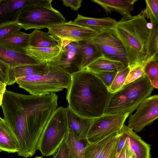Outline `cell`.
<instances>
[{
  "instance_id": "14",
  "label": "cell",
  "mask_w": 158,
  "mask_h": 158,
  "mask_svg": "<svg viewBox=\"0 0 158 158\" xmlns=\"http://www.w3.org/2000/svg\"><path fill=\"white\" fill-rule=\"evenodd\" d=\"M0 60L10 68L17 66L41 63L27 55L26 51L12 49L0 44Z\"/></svg>"
},
{
  "instance_id": "26",
  "label": "cell",
  "mask_w": 158,
  "mask_h": 158,
  "mask_svg": "<svg viewBox=\"0 0 158 158\" xmlns=\"http://www.w3.org/2000/svg\"><path fill=\"white\" fill-rule=\"evenodd\" d=\"M119 133L111 134L96 143H88L84 149L83 153L84 158H102L110 140Z\"/></svg>"
},
{
  "instance_id": "5",
  "label": "cell",
  "mask_w": 158,
  "mask_h": 158,
  "mask_svg": "<svg viewBox=\"0 0 158 158\" xmlns=\"http://www.w3.org/2000/svg\"><path fill=\"white\" fill-rule=\"evenodd\" d=\"M52 0H29L21 9L15 22L25 30L40 29L66 22L58 10L52 6Z\"/></svg>"
},
{
  "instance_id": "12",
  "label": "cell",
  "mask_w": 158,
  "mask_h": 158,
  "mask_svg": "<svg viewBox=\"0 0 158 158\" xmlns=\"http://www.w3.org/2000/svg\"><path fill=\"white\" fill-rule=\"evenodd\" d=\"M158 96H150L145 99L131 114L128 121V127L136 132L141 131L151 125L158 117Z\"/></svg>"
},
{
  "instance_id": "43",
  "label": "cell",
  "mask_w": 158,
  "mask_h": 158,
  "mask_svg": "<svg viewBox=\"0 0 158 158\" xmlns=\"http://www.w3.org/2000/svg\"><path fill=\"white\" fill-rule=\"evenodd\" d=\"M33 158H42L41 156H37Z\"/></svg>"
},
{
  "instance_id": "44",
  "label": "cell",
  "mask_w": 158,
  "mask_h": 158,
  "mask_svg": "<svg viewBox=\"0 0 158 158\" xmlns=\"http://www.w3.org/2000/svg\"><path fill=\"white\" fill-rule=\"evenodd\" d=\"M69 158H73L72 156L69 154Z\"/></svg>"
},
{
  "instance_id": "24",
  "label": "cell",
  "mask_w": 158,
  "mask_h": 158,
  "mask_svg": "<svg viewBox=\"0 0 158 158\" xmlns=\"http://www.w3.org/2000/svg\"><path fill=\"white\" fill-rule=\"evenodd\" d=\"M81 55V70L86 67L98 58L103 56L96 46L86 41L78 42Z\"/></svg>"
},
{
  "instance_id": "37",
  "label": "cell",
  "mask_w": 158,
  "mask_h": 158,
  "mask_svg": "<svg viewBox=\"0 0 158 158\" xmlns=\"http://www.w3.org/2000/svg\"><path fill=\"white\" fill-rule=\"evenodd\" d=\"M53 155L52 158H70L69 152L65 140Z\"/></svg>"
},
{
  "instance_id": "34",
  "label": "cell",
  "mask_w": 158,
  "mask_h": 158,
  "mask_svg": "<svg viewBox=\"0 0 158 158\" xmlns=\"http://www.w3.org/2000/svg\"><path fill=\"white\" fill-rule=\"evenodd\" d=\"M21 28L15 22L0 25V39Z\"/></svg>"
},
{
  "instance_id": "18",
  "label": "cell",
  "mask_w": 158,
  "mask_h": 158,
  "mask_svg": "<svg viewBox=\"0 0 158 158\" xmlns=\"http://www.w3.org/2000/svg\"><path fill=\"white\" fill-rule=\"evenodd\" d=\"M29 0H0V25L15 22Z\"/></svg>"
},
{
  "instance_id": "11",
  "label": "cell",
  "mask_w": 158,
  "mask_h": 158,
  "mask_svg": "<svg viewBox=\"0 0 158 158\" xmlns=\"http://www.w3.org/2000/svg\"><path fill=\"white\" fill-rule=\"evenodd\" d=\"M48 33L57 43L63 40L86 41L99 31L79 25L72 21L52 25L47 28Z\"/></svg>"
},
{
  "instance_id": "10",
  "label": "cell",
  "mask_w": 158,
  "mask_h": 158,
  "mask_svg": "<svg viewBox=\"0 0 158 158\" xmlns=\"http://www.w3.org/2000/svg\"><path fill=\"white\" fill-rule=\"evenodd\" d=\"M60 51L47 63L72 76L81 71V55L78 42L65 40L57 43Z\"/></svg>"
},
{
  "instance_id": "40",
  "label": "cell",
  "mask_w": 158,
  "mask_h": 158,
  "mask_svg": "<svg viewBox=\"0 0 158 158\" xmlns=\"http://www.w3.org/2000/svg\"><path fill=\"white\" fill-rule=\"evenodd\" d=\"M6 85L4 84L0 81V93L3 94L6 89Z\"/></svg>"
},
{
  "instance_id": "36",
  "label": "cell",
  "mask_w": 158,
  "mask_h": 158,
  "mask_svg": "<svg viewBox=\"0 0 158 158\" xmlns=\"http://www.w3.org/2000/svg\"><path fill=\"white\" fill-rule=\"evenodd\" d=\"M116 158H136L134 153L126 139L123 146L120 151L117 152Z\"/></svg>"
},
{
  "instance_id": "46",
  "label": "cell",
  "mask_w": 158,
  "mask_h": 158,
  "mask_svg": "<svg viewBox=\"0 0 158 158\" xmlns=\"http://www.w3.org/2000/svg\"></svg>"
},
{
  "instance_id": "38",
  "label": "cell",
  "mask_w": 158,
  "mask_h": 158,
  "mask_svg": "<svg viewBox=\"0 0 158 158\" xmlns=\"http://www.w3.org/2000/svg\"><path fill=\"white\" fill-rule=\"evenodd\" d=\"M9 66L0 60V81L7 85L8 80Z\"/></svg>"
},
{
  "instance_id": "42",
  "label": "cell",
  "mask_w": 158,
  "mask_h": 158,
  "mask_svg": "<svg viewBox=\"0 0 158 158\" xmlns=\"http://www.w3.org/2000/svg\"><path fill=\"white\" fill-rule=\"evenodd\" d=\"M3 94L0 93V107L1 106L2 103Z\"/></svg>"
},
{
  "instance_id": "7",
  "label": "cell",
  "mask_w": 158,
  "mask_h": 158,
  "mask_svg": "<svg viewBox=\"0 0 158 158\" xmlns=\"http://www.w3.org/2000/svg\"><path fill=\"white\" fill-rule=\"evenodd\" d=\"M69 130L65 108H57L38 140L37 150L44 156L53 155L65 140Z\"/></svg>"
},
{
  "instance_id": "25",
  "label": "cell",
  "mask_w": 158,
  "mask_h": 158,
  "mask_svg": "<svg viewBox=\"0 0 158 158\" xmlns=\"http://www.w3.org/2000/svg\"><path fill=\"white\" fill-rule=\"evenodd\" d=\"M27 55L41 63H47L56 57L60 51L58 45L52 48H34L27 47Z\"/></svg>"
},
{
  "instance_id": "29",
  "label": "cell",
  "mask_w": 158,
  "mask_h": 158,
  "mask_svg": "<svg viewBox=\"0 0 158 158\" xmlns=\"http://www.w3.org/2000/svg\"><path fill=\"white\" fill-rule=\"evenodd\" d=\"M130 69V67L127 65L117 72L111 85L108 89L110 93L117 91L123 87Z\"/></svg>"
},
{
  "instance_id": "32",
  "label": "cell",
  "mask_w": 158,
  "mask_h": 158,
  "mask_svg": "<svg viewBox=\"0 0 158 158\" xmlns=\"http://www.w3.org/2000/svg\"><path fill=\"white\" fill-rule=\"evenodd\" d=\"M146 7L144 9L145 16L149 20H158V0H146Z\"/></svg>"
},
{
  "instance_id": "23",
  "label": "cell",
  "mask_w": 158,
  "mask_h": 158,
  "mask_svg": "<svg viewBox=\"0 0 158 158\" xmlns=\"http://www.w3.org/2000/svg\"><path fill=\"white\" fill-rule=\"evenodd\" d=\"M58 45L57 42L48 32L35 29L30 34L28 47L52 48Z\"/></svg>"
},
{
  "instance_id": "4",
  "label": "cell",
  "mask_w": 158,
  "mask_h": 158,
  "mask_svg": "<svg viewBox=\"0 0 158 158\" xmlns=\"http://www.w3.org/2000/svg\"><path fill=\"white\" fill-rule=\"evenodd\" d=\"M154 88L144 74L139 78L110 93L105 114H131L150 96Z\"/></svg>"
},
{
  "instance_id": "13",
  "label": "cell",
  "mask_w": 158,
  "mask_h": 158,
  "mask_svg": "<svg viewBox=\"0 0 158 158\" xmlns=\"http://www.w3.org/2000/svg\"><path fill=\"white\" fill-rule=\"evenodd\" d=\"M65 108L69 132L73 135L78 140L87 139L94 119L79 116L72 110L69 106Z\"/></svg>"
},
{
  "instance_id": "31",
  "label": "cell",
  "mask_w": 158,
  "mask_h": 158,
  "mask_svg": "<svg viewBox=\"0 0 158 158\" xmlns=\"http://www.w3.org/2000/svg\"><path fill=\"white\" fill-rule=\"evenodd\" d=\"M150 58L143 61L131 69L123 85L135 81L144 74L145 66Z\"/></svg>"
},
{
  "instance_id": "16",
  "label": "cell",
  "mask_w": 158,
  "mask_h": 158,
  "mask_svg": "<svg viewBox=\"0 0 158 158\" xmlns=\"http://www.w3.org/2000/svg\"><path fill=\"white\" fill-rule=\"evenodd\" d=\"M49 72V66L47 63L23 65L10 68L7 85H13L16 79L19 78L35 75L45 74Z\"/></svg>"
},
{
  "instance_id": "28",
  "label": "cell",
  "mask_w": 158,
  "mask_h": 158,
  "mask_svg": "<svg viewBox=\"0 0 158 158\" xmlns=\"http://www.w3.org/2000/svg\"><path fill=\"white\" fill-rule=\"evenodd\" d=\"M151 27L147 44V59L154 56H158V20H150Z\"/></svg>"
},
{
  "instance_id": "2",
  "label": "cell",
  "mask_w": 158,
  "mask_h": 158,
  "mask_svg": "<svg viewBox=\"0 0 158 158\" xmlns=\"http://www.w3.org/2000/svg\"><path fill=\"white\" fill-rule=\"evenodd\" d=\"M67 89L68 106L77 115L94 119L104 114L110 93L94 73L85 69L74 73Z\"/></svg>"
},
{
  "instance_id": "27",
  "label": "cell",
  "mask_w": 158,
  "mask_h": 158,
  "mask_svg": "<svg viewBox=\"0 0 158 158\" xmlns=\"http://www.w3.org/2000/svg\"><path fill=\"white\" fill-rule=\"evenodd\" d=\"M65 141L69 154L73 158H84V149L89 143L87 139L78 140L73 135L68 132Z\"/></svg>"
},
{
  "instance_id": "6",
  "label": "cell",
  "mask_w": 158,
  "mask_h": 158,
  "mask_svg": "<svg viewBox=\"0 0 158 158\" xmlns=\"http://www.w3.org/2000/svg\"><path fill=\"white\" fill-rule=\"evenodd\" d=\"M48 73L35 75L18 78L15 83L19 88L31 95H44L67 89L71 81V76L61 69L48 63Z\"/></svg>"
},
{
  "instance_id": "8",
  "label": "cell",
  "mask_w": 158,
  "mask_h": 158,
  "mask_svg": "<svg viewBox=\"0 0 158 158\" xmlns=\"http://www.w3.org/2000/svg\"><path fill=\"white\" fill-rule=\"evenodd\" d=\"M95 36L86 41L95 45L105 57L128 63L124 47L114 28L100 30Z\"/></svg>"
},
{
  "instance_id": "15",
  "label": "cell",
  "mask_w": 158,
  "mask_h": 158,
  "mask_svg": "<svg viewBox=\"0 0 158 158\" xmlns=\"http://www.w3.org/2000/svg\"><path fill=\"white\" fill-rule=\"evenodd\" d=\"M120 132L134 153L136 158H150V144L144 142L132 129L124 124Z\"/></svg>"
},
{
  "instance_id": "33",
  "label": "cell",
  "mask_w": 158,
  "mask_h": 158,
  "mask_svg": "<svg viewBox=\"0 0 158 158\" xmlns=\"http://www.w3.org/2000/svg\"><path fill=\"white\" fill-rule=\"evenodd\" d=\"M119 137V133L114 137L110 141L102 158H116Z\"/></svg>"
},
{
  "instance_id": "30",
  "label": "cell",
  "mask_w": 158,
  "mask_h": 158,
  "mask_svg": "<svg viewBox=\"0 0 158 158\" xmlns=\"http://www.w3.org/2000/svg\"><path fill=\"white\" fill-rule=\"evenodd\" d=\"M144 73L150 81L158 80V56L150 58L144 68Z\"/></svg>"
},
{
  "instance_id": "9",
  "label": "cell",
  "mask_w": 158,
  "mask_h": 158,
  "mask_svg": "<svg viewBox=\"0 0 158 158\" xmlns=\"http://www.w3.org/2000/svg\"><path fill=\"white\" fill-rule=\"evenodd\" d=\"M129 113L104 114L94 118L87 139L90 143L98 142L110 135L119 133Z\"/></svg>"
},
{
  "instance_id": "20",
  "label": "cell",
  "mask_w": 158,
  "mask_h": 158,
  "mask_svg": "<svg viewBox=\"0 0 158 158\" xmlns=\"http://www.w3.org/2000/svg\"><path fill=\"white\" fill-rule=\"evenodd\" d=\"M30 34L18 31L0 39V44L20 51H26L28 46Z\"/></svg>"
},
{
  "instance_id": "1",
  "label": "cell",
  "mask_w": 158,
  "mask_h": 158,
  "mask_svg": "<svg viewBox=\"0 0 158 158\" xmlns=\"http://www.w3.org/2000/svg\"><path fill=\"white\" fill-rule=\"evenodd\" d=\"M58 96L23 94L6 89L1 105L4 120L19 143V156L27 158L35 153L38 140L57 109Z\"/></svg>"
},
{
  "instance_id": "21",
  "label": "cell",
  "mask_w": 158,
  "mask_h": 158,
  "mask_svg": "<svg viewBox=\"0 0 158 158\" xmlns=\"http://www.w3.org/2000/svg\"><path fill=\"white\" fill-rule=\"evenodd\" d=\"M73 22L81 26L99 31L114 28L117 21L109 17L96 18L78 14Z\"/></svg>"
},
{
  "instance_id": "3",
  "label": "cell",
  "mask_w": 158,
  "mask_h": 158,
  "mask_svg": "<svg viewBox=\"0 0 158 158\" xmlns=\"http://www.w3.org/2000/svg\"><path fill=\"white\" fill-rule=\"evenodd\" d=\"M144 10L128 19L117 22L114 29L126 53L131 69L147 60V44L150 28Z\"/></svg>"
},
{
  "instance_id": "17",
  "label": "cell",
  "mask_w": 158,
  "mask_h": 158,
  "mask_svg": "<svg viewBox=\"0 0 158 158\" xmlns=\"http://www.w3.org/2000/svg\"><path fill=\"white\" fill-rule=\"evenodd\" d=\"M92 1L101 6L108 13L116 11L122 17L120 21L130 19L132 16L131 13L134 9L133 6L137 0H92Z\"/></svg>"
},
{
  "instance_id": "35",
  "label": "cell",
  "mask_w": 158,
  "mask_h": 158,
  "mask_svg": "<svg viewBox=\"0 0 158 158\" xmlns=\"http://www.w3.org/2000/svg\"><path fill=\"white\" fill-rule=\"evenodd\" d=\"M118 72L104 71L95 73L108 89L111 85Z\"/></svg>"
},
{
  "instance_id": "22",
  "label": "cell",
  "mask_w": 158,
  "mask_h": 158,
  "mask_svg": "<svg viewBox=\"0 0 158 158\" xmlns=\"http://www.w3.org/2000/svg\"><path fill=\"white\" fill-rule=\"evenodd\" d=\"M125 66L120 61L103 56L88 65L86 69L96 73L104 71L118 72Z\"/></svg>"
},
{
  "instance_id": "45",
  "label": "cell",
  "mask_w": 158,
  "mask_h": 158,
  "mask_svg": "<svg viewBox=\"0 0 158 158\" xmlns=\"http://www.w3.org/2000/svg\"><path fill=\"white\" fill-rule=\"evenodd\" d=\"M2 151L0 149V152Z\"/></svg>"
},
{
  "instance_id": "39",
  "label": "cell",
  "mask_w": 158,
  "mask_h": 158,
  "mask_svg": "<svg viewBox=\"0 0 158 158\" xmlns=\"http://www.w3.org/2000/svg\"><path fill=\"white\" fill-rule=\"evenodd\" d=\"M62 1L64 5L77 11L81 7L82 2V0H62Z\"/></svg>"
},
{
  "instance_id": "19",
  "label": "cell",
  "mask_w": 158,
  "mask_h": 158,
  "mask_svg": "<svg viewBox=\"0 0 158 158\" xmlns=\"http://www.w3.org/2000/svg\"><path fill=\"white\" fill-rule=\"evenodd\" d=\"M19 142L12 129L3 118L0 117V149L8 153L17 152Z\"/></svg>"
},
{
  "instance_id": "41",
  "label": "cell",
  "mask_w": 158,
  "mask_h": 158,
  "mask_svg": "<svg viewBox=\"0 0 158 158\" xmlns=\"http://www.w3.org/2000/svg\"><path fill=\"white\" fill-rule=\"evenodd\" d=\"M152 85L157 89L158 88V80H154L150 81Z\"/></svg>"
}]
</instances>
